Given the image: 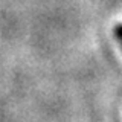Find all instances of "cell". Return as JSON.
Returning <instances> with one entry per match:
<instances>
[{
    "label": "cell",
    "instance_id": "cell-1",
    "mask_svg": "<svg viewBox=\"0 0 122 122\" xmlns=\"http://www.w3.org/2000/svg\"><path fill=\"white\" fill-rule=\"evenodd\" d=\"M113 34H122V23H117L113 28Z\"/></svg>",
    "mask_w": 122,
    "mask_h": 122
},
{
    "label": "cell",
    "instance_id": "cell-2",
    "mask_svg": "<svg viewBox=\"0 0 122 122\" xmlns=\"http://www.w3.org/2000/svg\"><path fill=\"white\" fill-rule=\"evenodd\" d=\"M114 38H116L117 43L121 44V51H122V34H114Z\"/></svg>",
    "mask_w": 122,
    "mask_h": 122
}]
</instances>
